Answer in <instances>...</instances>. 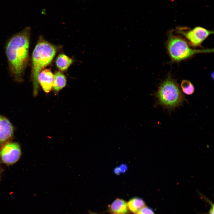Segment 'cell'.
Returning <instances> with one entry per match:
<instances>
[{
	"instance_id": "cell-1",
	"label": "cell",
	"mask_w": 214,
	"mask_h": 214,
	"mask_svg": "<svg viewBox=\"0 0 214 214\" xmlns=\"http://www.w3.org/2000/svg\"><path fill=\"white\" fill-rule=\"evenodd\" d=\"M30 29L25 28L12 36L6 46L9 69L16 81L21 82L29 59Z\"/></svg>"
},
{
	"instance_id": "cell-2",
	"label": "cell",
	"mask_w": 214,
	"mask_h": 214,
	"mask_svg": "<svg viewBox=\"0 0 214 214\" xmlns=\"http://www.w3.org/2000/svg\"><path fill=\"white\" fill-rule=\"evenodd\" d=\"M56 47L40 38L33 51L32 55L31 80L33 86V92L36 96L38 92L39 84L38 77L40 72L49 65L54 59L56 52Z\"/></svg>"
},
{
	"instance_id": "cell-3",
	"label": "cell",
	"mask_w": 214,
	"mask_h": 214,
	"mask_svg": "<svg viewBox=\"0 0 214 214\" xmlns=\"http://www.w3.org/2000/svg\"><path fill=\"white\" fill-rule=\"evenodd\" d=\"M153 95L156 99L155 107L161 106L169 111L181 106L186 100L177 81L170 74L160 83Z\"/></svg>"
},
{
	"instance_id": "cell-4",
	"label": "cell",
	"mask_w": 214,
	"mask_h": 214,
	"mask_svg": "<svg viewBox=\"0 0 214 214\" xmlns=\"http://www.w3.org/2000/svg\"><path fill=\"white\" fill-rule=\"evenodd\" d=\"M173 31L171 30L169 32L166 43L167 52L172 62H178L199 53L213 52V48L202 49L192 48L184 39L174 35Z\"/></svg>"
},
{
	"instance_id": "cell-5",
	"label": "cell",
	"mask_w": 214,
	"mask_h": 214,
	"mask_svg": "<svg viewBox=\"0 0 214 214\" xmlns=\"http://www.w3.org/2000/svg\"><path fill=\"white\" fill-rule=\"evenodd\" d=\"M176 32L185 37L188 41L189 45L194 47L201 46L202 43L214 33L213 31L199 26L190 30L183 27H178Z\"/></svg>"
},
{
	"instance_id": "cell-6",
	"label": "cell",
	"mask_w": 214,
	"mask_h": 214,
	"mask_svg": "<svg viewBox=\"0 0 214 214\" xmlns=\"http://www.w3.org/2000/svg\"><path fill=\"white\" fill-rule=\"evenodd\" d=\"M21 155L19 144L15 142H9L4 145L0 150V156L2 161L7 164L16 162Z\"/></svg>"
},
{
	"instance_id": "cell-7",
	"label": "cell",
	"mask_w": 214,
	"mask_h": 214,
	"mask_svg": "<svg viewBox=\"0 0 214 214\" xmlns=\"http://www.w3.org/2000/svg\"><path fill=\"white\" fill-rule=\"evenodd\" d=\"M14 128L10 121L0 115V144L11 139L13 136Z\"/></svg>"
},
{
	"instance_id": "cell-8",
	"label": "cell",
	"mask_w": 214,
	"mask_h": 214,
	"mask_svg": "<svg viewBox=\"0 0 214 214\" xmlns=\"http://www.w3.org/2000/svg\"><path fill=\"white\" fill-rule=\"evenodd\" d=\"M38 81L43 90L48 93L52 90L54 81V75L50 69H44L40 73Z\"/></svg>"
},
{
	"instance_id": "cell-9",
	"label": "cell",
	"mask_w": 214,
	"mask_h": 214,
	"mask_svg": "<svg viewBox=\"0 0 214 214\" xmlns=\"http://www.w3.org/2000/svg\"><path fill=\"white\" fill-rule=\"evenodd\" d=\"M65 75L60 71L56 72L54 75L53 88L55 93H57L64 87L66 84Z\"/></svg>"
},
{
	"instance_id": "cell-10",
	"label": "cell",
	"mask_w": 214,
	"mask_h": 214,
	"mask_svg": "<svg viewBox=\"0 0 214 214\" xmlns=\"http://www.w3.org/2000/svg\"><path fill=\"white\" fill-rule=\"evenodd\" d=\"M73 62V60L66 55H59L56 60V64L60 71H64L68 69Z\"/></svg>"
},
{
	"instance_id": "cell-11",
	"label": "cell",
	"mask_w": 214,
	"mask_h": 214,
	"mask_svg": "<svg viewBox=\"0 0 214 214\" xmlns=\"http://www.w3.org/2000/svg\"><path fill=\"white\" fill-rule=\"evenodd\" d=\"M110 209L113 212L117 214H125L128 212L127 204L125 201L117 199L112 203Z\"/></svg>"
},
{
	"instance_id": "cell-12",
	"label": "cell",
	"mask_w": 214,
	"mask_h": 214,
	"mask_svg": "<svg viewBox=\"0 0 214 214\" xmlns=\"http://www.w3.org/2000/svg\"><path fill=\"white\" fill-rule=\"evenodd\" d=\"M128 207L134 213H137L141 208L145 206L143 201L139 198H134L130 200L127 203Z\"/></svg>"
},
{
	"instance_id": "cell-13",
	"label": "cell",
	"mask_w": 214,
	"mask_h": 214,
	"mask_svg": "<svg viewBox=\"0 0 214 214\" xmlns=\"http://www.w3.org/2000/svg\"><path fill=\"white\" fill-rule=\"evenodd\" d=\"M181 87L183 92L187 95L192 94L194 92V87L192 84L189 81L184 80L181 84Z\"/></svg>"
},
{
	"instance_id": "cell-14",
	"label": "cell",
	"mask_w": 214,
	"mask_h": 214,
	"mask_svg": "<svg viewBox=\"0 0 214 214\" xmlns=\"http://www.w3.org/2000/svg\"><path fill=\"white\" fill-rule=\"evenodd\" d=\"M137 214H155L153 211L149 207L144 206L140 209Z\"/></svg>"
},
{
	"instance_id": "cell-15",
	"label": "cell",
	"mask_w": 214,
	"mask_h": 214,
	"mask_svg": "<svg viewBox=\"0 0 214 214\" xmlns=\"http://www.w3.org/2000/svg\"><path fill=\"white\" fill-rule=\"evenodd\" d=\"M119 167L120 172L122 173H124L127 169V167L126 165L124 164L121 165Z\"/></svg>"
},
{
	"instance_id": "cell-16",
	"label": "cell",
	"mask_w": 214,
	"mask_h": 214,
	"mask_svg": "<svg viewBox=\"0 0 214 214\" xmlns=\"http://www.w3.org/2000/svg\"><path fill=\"white\" fill-rule=\"evenodd\" d=\"M114 172L117 174L119 175L121 172L119 167H117L115 168L114 170Z\"/></svg>"
},
{
	"instance_id": "cell-17",
	"label": "cell",
	"mask_w": 214,
	"mask_h": 214,
	"mask_svg": "<svg viewBox=\"0 0 214 214\" xmlns=\"http://www.w3.org/2000/svg\"><path fill=\"white\" fill-rule=\"evenodd\" d=\"M209 214H214V206L213 204L212 206V207L209 210Z\"/></svg>"
},
{
	"instance_id": "cell-18",
	"label": "cell",
	"mask_w": 214,
	"mask_h": 214,
	"mask_svg": "<svg viewBox=\"0 0 214 214\" xmlns=\"http://www.w3.org/2000/svg\"><path fill=\"white\" fill-rule=\"evenodd\" d=\"M89 214H96L95 213H91Z\"/></svg>"
}]
</instances>
